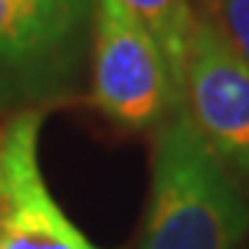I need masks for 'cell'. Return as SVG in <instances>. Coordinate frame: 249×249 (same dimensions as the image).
Instances as JSON below:
<instances>
[{"instance_id":"cell-1","label":"cell","mask_w":249,"mask_h":249,"mask_svg":"<svg viewBox=\"0 0 249 249\" xmlns=\"http://www.w3.org/2000/svg\"><path fill=\"white\" fill-rule=\"evenodd\" d=\"M249 202L180 108L155 130L152 186L139 249H238Z\"/></svg>"},{"instance_id":"cell-4","label":"cell","mask_w":249,"mask_h":249,"mask_svg":"<svg viewBox=\"0 0 249 249\" xmlns=\"http://www.w3.org/2000/svg\"><path fill=\"white\" fill-rule=\"evenodd\" d=\"M183 111L235 180H249V64L208 17H196L183 64Z\"/></svg>"},{"instance_id":"cell-6","label":"cell","mask_w":249,"mask_h":249,"mask_svg":"<svg viewBox=\"0 0 249 249\" xmlns=\"http://www.w3.org/2000/svg\"><path fill=\"white\" fill-rule=\"evenodd\" d=\"M136 17L152 31L172 64V72L183 89V64L196 14L188 0H122Z\"/></svg>"},{"instance_id":"cell-3","label":"cell","mask_w":249,"mask_h":249,"mask_svg":"<svg viewBox=\"0 0 249 249\" xmlns=\"http://www.w3.org/2000/svg\"><path fill=\"white\" fill-rule=\"evenodd\" d=\"M94 0H0V106L61 94L91 47Z\"/></svg>"},{"instance_id":"cell-7","label":"cell","mask_w":249,"mask_h":249,"mask_svg":"<svg viewBox=\"0 0 249 249\" xmlns=\"http://www.w3.org/2000/svg\"><path fill=\"white\" fill-rule=\"evenodd\" d=\"M211 22L249 64V0H211Z\"/></svg>"},{"instance_id":"cell-5","label":"cell","mask_w":249,"mask_h":249,"mask_svg":"<svg viewBox=\"0 0 249 249\" xmlns=\"http://www.w3.org/2000/svg\"><path fill=\"white\" fill-rule=\"evenodd\" d=\"M45 114L22 108L0 127V249H103L64 213L39 166Z\"/></svg>"},{"instance_id":"cell-2","label":"cell","mask_w":249,"mask_h":249,"mask_svg":"<svg viewBox=\"0 0 249 249\" xmlns=\"http://www.w3.org/2000/svg\"><path fill=\"white\" fill-rule=\"evenodd\" d=\"M91 97L124 130H158L183 108V89L152 31L122 0H94Z\"/></svg>"}]
</instances>
